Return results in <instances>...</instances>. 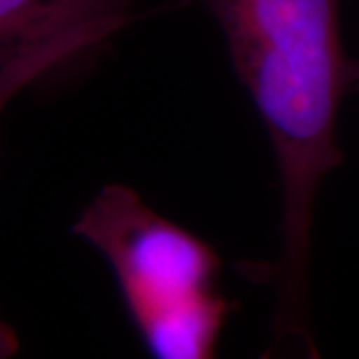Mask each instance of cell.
I'll list each match as a JSON object with an SVG mask.
<instances>
[{"label": "cell", "mask_w": 359, "mask_h": 359, "mask_svg": "<svg viewBox=\"0 0 359 359\" xmlns=\"http://www.w3.org/2000/svg\"><path fill=\"white\" fill-rule=\"evenodd\" d=\"M266 126L282 182V254L257 271L276 290L271 341L259 359H320L309 320L316 198L341 164L337 114L353 86L339 0H200Z\"/></svg>", "instance_id": "cell-1"}, {"label": "cell", "mask_w": 359, "mask_h": 359, "mask_svg": "<svg viewBox=\"0 0 359 359\" xmlns=\"http://www.w3.org/2000/svg\"><path fill=\"white\" fill-rule=\"evenodd\" d=\"M72 233L108 262L150 358L216 359L236 304L219 290L222 259L212 245L122 184L104 186Z\"/></svg>", "instance_id": "cell-2"}, {"label": "cell", "mask_w": 359, "mask_h": 359, "mask_svg": "<svg viewBox=\"0 0 359 359\" xmlns=\"http://www.w3.org/2000/svg\"><path fill=\"white\" fill-rule=\"evenodd\" d=\"M136 0H0V68L58 44L96 52L128 25Z\"/></svg>", "instance_id": "cell-3"}, {"label": "cell", "mask_w": 359, "mask_h": 359, "mask_svg": "<svg viewBox=\"0 0 359 359\" xmlns=\"http://www.w3.org/2000/svg\"><path fill=\"white\" fill-rule=\"evenodd\" d=\"M90 52L92 50L82 44H58V46L28 54L20 60L2 66L0 68V116L8 102L28 84L36 82L39 78L48 74L50 70H56L58 66L68 65Z\"/></svg>", "instance_id": "cell-4"}, {"label": "cell", "mask_w": 359, "mask_h": 359, "mask_svg": "<svg viewBox=\"0 0 359 359\" xmlns=\"http://www.w3.org/2000/svg\"><path fill=\"white\" fill-rule=\"evenodd\" d=\"M18 351V335L0 318V359H13Z\"/></svg>", "instance_id": "cell-5"}, {"label": "cell", "mask_w": 359, "mask_h": 359, "mask_svg": "<svg viewBox=\"0 0 359 359\" xmlns=\"http://www.w3.org/2000/svg\"><path fill=\"white\" fill-rule=\"evenodd\" d=\"M353 84H359V60L353 62Z\"/></svg>", "instance_id": "cell-6"}]
</instances>
